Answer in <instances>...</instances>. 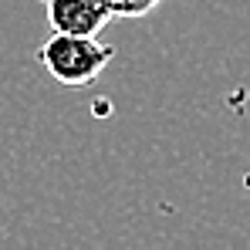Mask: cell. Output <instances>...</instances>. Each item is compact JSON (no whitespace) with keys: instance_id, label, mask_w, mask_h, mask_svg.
I'll list each match as a JSON object with an SVG mask.
<instances>
[{"instance_id":"obj_1","label":"cell","mask_w":250,"mask_h":250,"mask_svg":"<svg viewBox=\"0 0 250 250\" xmlns=\"http://www.w3.org/2000/svg\"><path fill=\"white\" fill-rule=\"evenodd\" d=\"M115 58L112 44H102L98 34H64L54 31L47 41L38 47V61L47 68V75L64 88H84L98 82V75L108 68Z\"/></svg>"},{"instance_id":"obj_2","label":"cell","mask_w":250,"mask_h":250,"mask_svg":"<svg viewBox=\"0 0 250 250\" xmlns=\"http://www.w3.org/2000/svg\"><path fill=\"white\" fill-rule=\"evenodd\" d=\"M47 10L51 31L64 34H102L112 21V10L105 0H41Z\"/></svg>"},{"instance_id":"obj_3","label":"cell","mask_w":250,"mask_h":250,"mask_svg":"<svg viewBox=\"0 0 250 250\" xmlns=\"http://www.w3.org/2000/svg\"><path fill=\"white\" fill-rule=\"evenodd\" d=\"M159 3L163 0H105V7L112 10V17H146Z\"/></svg>"}]
</instances>
